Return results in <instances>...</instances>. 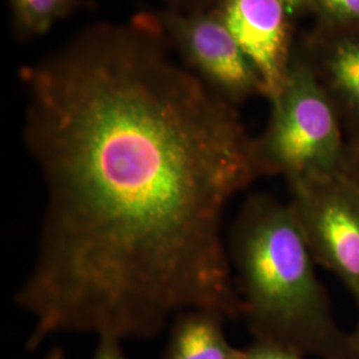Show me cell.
I'll list each match as a JSON object with an SVG mask.
<instances>
[{"label":"cell","mask_w":359,"mask_h":359,"mask_svg":"<svg viewBox=\"0 0 359 359\" xmlns=\"http://www.w3.org/2000/svg\"><path fill=\"white\" fill-rule=\"evenodd\" d=\"M226 317L210 309L179 314L161 359H244L243 348L231 346L224 330Z\"/></svg>","instance_id":"ba28073f"},{"label":"cell","mask_w":359,"mask_h":359,"mask_svg":"<svg viewBox=\"0 0 359 359\" xmlns=\"http://www.w3.org/2000/svg\"><path fill=\"white\" fill-rule=\"evenodd\" d=\"M168 41L140 13L20 71L46 189L15 298L34 321L28 350L60 333L152 338L193 309L241 314L222 229L231 198L262 177L256 139Z\"/></svg>","instance_id":"6da1fadb"},{"label":"cell","mask_w":359,"mask_h":359,"mask_svg":"<svg viewBox=\"0 0 359 359\" xmlns=\"http://www.w3.org/2000/svg\"><path fill=\"white\" fill-rule=\"evenodd\" d=\"M350 335V345H351V351L354 358L359 359V320L355 325V327L348 333Z\"/></svg>","instance_id":"2e32d148"},{"label":"cell","mask_w":359,"mask_h":359,"mask_svg":"<svg viewBox=\"0 0 359 359\" xmlns=\"http://www.w3.org/2000/svg\"><path fill=\"white\" fill-rule=\"evenodd\" d=\"M43 359H65V351L62 347H53Z\"/></svg>","instance_id":"e0dca14e"},{"label":"cell","mask_w":359,"mask_h":359,"mask_svg":"<svg viewBox=\"0 0 359 359\" xmlns=\"http://www.w3.org/2000/svg\"><path fill=\"white\" fill-rule=\"evenodd\" d=\"M228 253L241 316L255 341L304 357L355 359L289 203L264 193L248 197L233 224Z\"/></svg>","instance_id":"7a4b0ae2"},{"label":"cell","mask_w":359,"mask_h":359,"mask_svg":"<svg viewBox=\"0 0 359 359\" xmlns=\"http://www.w3.org/2000/svg\"><path fill=\"white\" fill-rule=\"evenodd\" d=\"M243 353L244 359H305L304 355L289 347L255 339L249 346L243 348Z\"/></svg>","instance_id":"8fae6325"},{"label":"cell","mask_w":359,"mask_h":359,"mask_svg":"<svg viewBox=\"0 0 359 359\" xmlns=\"http://www.w3.org/2000/svg\"><path fill=\"white\" fill-rule=\"evenodd\" d=\"M168 39L196 74L233 105L262 95L264 81L216 8L168 10L157 15Z\"/></svg>","instance_id":"5b68a950"},{"label":"cell","mask_w":359,"mask_h":359,"mask_svg":"<svg viewBox=\"0 0 359 359\" xmlns=\"http://www.w3.org/2000/svg\"><path fill=\"white\" fill-rule=\"evenodd\" d=\"M344 173L359 185V133L347 139L346 163Z\"/></svg>","instance_id":"7c38bea8"},{"label":"cell","mask_w":359,"mask_h":359,"mask_svg":"<svg viewBox=\"0 0 359 359\" xmlns=\"http://www.w3.org/2000/svg\"><path fill=\"white\" fill-rule=\"evenodd\" d=\"M16 32L23 38L47 34L55 23L75 13L81 0H8Z\"/></svg>","instance_id":"9c48e42d"},{"label":"cell","mask_w":359,"mask_h":359,"mask_svg":"<svg viewBox=\"0 0 359 359\" xmlns=\"http://www.w3.org/2000/svg\"><path fill=\"white\" fill-rule=\"evenodd\" d=\"M320 22L332 25L359 23V0H310Z\"/></svg>","instance_id":"30bf717a"},{"label":"cell","mask_w":359,"mask_h":359,"mask_svg":"<svg viewBox=\"0 0 359 359\" xmlns=\"http://www.w3.org/2000/svg\"><path fill=\"white\" fill-rule=\"evenodd\" d=\"M270 103L269 124L256 139L262 177L281 176L289 185L344 173L346 132L299 56L292 59L285 84Z\"/></svg>","instance_id":"3957f363"},{"label":"cell","mask_w":359,"mask_h":359,"mask_svg":"<svg viewBox=\"0 0 359 359\" xmlns=\"http://www.w3.org/2000/svg\"><path fill=\"white\" fill-rule=\"evenodd\" d=\"M339 116L347 139L359 133V23L318 22L299 56Z\"/></svg>","instance_id":"52a82bcc"},{"label":"cell","mask_w":359,"mask_h":359,"mask_svg":"<svg viewBox=\"0 0 359 359\" xmlns=\"http://www.w3.org/2000/svg\"><path fill=\"white\" fill-rule=\"evenodd\" d=\"M281 1L285 4L290 16L304 10L306 6H310V0H281Z\"/></svg>","instance_id":"9a60e30c"},{"label":"cell","mask_w":359,"mask_h":359,"mask_svg":"<svg viewBox=\"0 0 359 359\" xmlns=\"http://www.w3.org/2000/svg\"><path fill=\"white\" fill-rule=\"evenodd\" d=\"M93 359H128L123 351L121 341L116 338H99V345L96 347Z\"/></svg>","instance_id":"4fadbf2b"},{"label":"cell","mask_w":359,"mask_h":359,"mask_svg":"<svg viewBox=\"0 0 359 359\" xmlns=\"http://www.w3.org/2000/svg\"><path fill=\"white\" fill-rule=\"evenodd\" d=\"M179 11H196L209 7L210 0H170Z\"/></svg>","instance_id":"5bb4252c"},{"label":"cell","mask_w":359,"mask_h":359,"mask_svg":"<svg viewBox=\"0 0 359 359\" xmlns=\"http://www.w3.org/2000/svg\"><path fill=\"white\" fill-rule=\"evenodd\" d=\"M216 11L264 81L271 100L283 87L293 55L289 13L281 0H218Z\"/></svg>","instance_id":"8992f818"},{"label":"cell","mask_w":359,"mask_h":359,"mask_svg":"<svg viewBox=\"0 0 359 359\" xmlns=\"http://www.w3.org/2000/svg\"><path fill=\"white\" fill-rule=\"evenodd\" d=\"M289 205L318 266L346 287L359 313V185L345 173L289 184Z\"/></svg>","instance_id":"277c9868"}]
</instances>
